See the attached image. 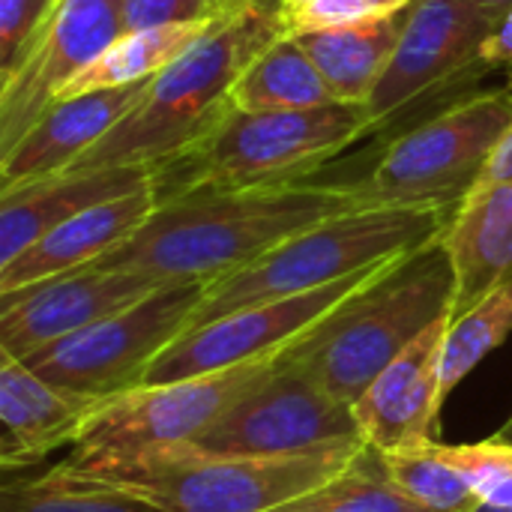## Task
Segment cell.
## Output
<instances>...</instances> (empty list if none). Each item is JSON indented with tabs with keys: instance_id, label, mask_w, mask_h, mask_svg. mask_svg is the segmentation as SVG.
Masks as SVG:
<instances>
[{
	"instance_id": "1",
	"label": "cell",
	"mask_w": 512,
	"mask_h": 512,
	"mask_svg": "<svg viewBox=\"0 0 512 512\" xmlns=\"http://www.w3.org/2000/svg\"><path fill=\"white\" fill-rule=\"evenodd\" d=\"M363 207L348 183L186 192L159 198L156 213L96 267L135 270L159 282H216L294 234Z\"/></svg>"
},
{
	"instance_id": "2",
	"label": "cell",
	"mask_w": 512,
	"mask_h": 512,
	"mask_svg": "<svg viewBox=\"0 0 512 512\" xmlns=\"http://www.w3.org/2000/svg\"><path fill=\"white\" fill-rule=\"evenodd\" d=\"M285 33L279 12L231 9L171 66L147 81L141 102L69 171L153 168L192 153L234 108V84L249 60Z\"/></svg>"
},
{
	"instance_id": "3",
	"label": "cell",
	"mask_w": 512,
	"mask_h": 512,
	"mask_svg": "<svg viewBox=\"0 0 512 512\" xmlns=\"http://www.w3.org/2000/svg\"><path fill=\"white\" fill-rule=\"evenodd\" d=\"M366 441L291 456H225L195 444L72 450L60 465L165 512H270L339 477Z\"/></svg>"
},
{
	"instance_id": "4",
	"label": "cell",
	"mask_w": 512,
	"mask_h": 512,
	"mask_svg": "<svg viewBox=\"0 0 512 512\" xmlns=\"http://www.w3.org/2000/svg\"><path fill=\"white\" fill-rule=\"evenodd\" d=\"M453 267L441 237L396 258L282 351V360L354 405L435 321L453 315Z\"/></svg>"
},
{
	"instance_id": "5",
	"label": "cell",
	"mask_w": 512,
	"mask_h": 512,
	"mask_svg": "<svg viewBox=\"0 0 512 512\" xmlns=\"http://www.w3.org/2000/svg\"><path fill=\"white\" fill-rule=\"evenodd\" d=\"M456 207H387L363 204L318 222L258 261L207 285L189 327L210 324L237 309L318 291L381 261L402 258L438 240Z\"/></svg>"
},
{
	"instance_id": "6",
	"label": "cell",
	"mask_w": 512,
	"mask_h": 512,
	"mask_svg": "<svg viewBox=\"0 0 512 512\" xmlns=\"http://www.w3.org/2000/svg\"><path fill=\"white\" fill-rule=\"evenodd\" d=\"M369 132L375 129L366 105L330 102L300 111L231 108L192 153L159 171V195L303 183Z\"/></svg>"
},
{
	"instance_id": "7",
	"label": "cell",
	"mask_w": 512,
	"mask_h": 512,
	"mask_svg": "<svg viewBox=\"0 0 512 512\" xmlns=\"http://www.w3.org/2000/svg\"><path fill=\"white\" fill-rule=\"evenodd\" d=\"M512 120V87L462 96L393 138L351 186L360 204L456 207L483 177Z\"/></svg>"
},
{
	"instance_id": "8",
	"label": "cell",
	"mask_w": 512,
	"mask_h": 512,
	"mask_svg": "<svg viewBox=\"0 0 512 512\" xmlns=\"http://www.w3.org/2000/svg\"><path fill=\"white\" fill-rule=\"evenodd\" d=\"M207 282H165L138 303L51 342L24 363L48 384L108 402L141 387L150 363L189 327Z\"/></svg>"
},
{
	"instance_id": "9",
	"label": "cell",
	"mask_w": 512,
	"mask_h": 512,
	"mask_svg": "<svg viewBox=\"0 0 512 512\" xmlns=\"http://www.w3.org/2000/svg\"><path fill=\"white\" fill-rule=\"evenodd\" d=\"M279 357L282 354L240 363L222 372L126 390L90 414L72 450L192 444L237 402H243L264 378H270Z\"/></svg>"
},
{
	"instance_id": "10",
	"label": "cell",
	"mask_w": 512,
	"mask_h": 512,
	"mask_svg": "<svg viewBox=\"0 0 512 512\" xmlns=\"http://www.w3.org/2000/svg\"><path fill=\"white\" fill-rule=\"evenodd\" d=\"M396 261V258H393ZM393 261H381L354 276H345L333 285H324L309 294L255 303L222 315L210 324L192 327L180 333L144 372L141 384H168L180 378H195L207 372H222L240 363H252L261 357L282 354L303 333L321 324L336 306H342L351 294L369 285L384 267Z\"/></svg>"
},
{
	"instance_id": "11",
	"label": "cell",
	"mask_w": 512,
	"mask_h": 512,
	"mask_svg": "<svg viewBox=\"0 0 512 512\" xmlns=\"http://www.w3.org/2000/svg\"><path fill=\"white\" fill-rule=\"evenodd\" d=\"M357 441L363 435L354 405L279 357L273 375L192 444L225 456H291Z\"/></svg>"
},
{
	"instance_id": "12",
	"label": "cell",
	"mask_w": 512,
	"mask_h": 512,
	"mask_svg": "<svg viewBox=\"0 0 512 512\" xmlns=\"http://www.w3.org/2000/svg\"><path fill=\"white\" fill-rule=\"evenodd\" d=\"M501 18L504 12L468 0H414L402 15L396 51L366 102L372 129H384L426 93L483 69L480 51Z\"/></svg>"
},
{
	"instance_id": "13",
	"label": "cell",
	"mask_w": 512,
	"mask_h": 512,
	"mask_svg": "<svg viewBox=\"0 0 512 512\" xmlns=\"http://www.w3.org/2000/svg\"><path fill=\"white\" fill-rule=\"evenodd\" d=\"M123 33V0H60L18 72L0 84V153Z\"/></svg>"
},
{
	"instance_id": "14",
	"label": "cell",
	"mask_w": 512,
	"mask_h": 512,
	"mask_svg": "<svg viewBox=\"0 0 512 512\" xmlns=\"http://www.w3.org/2000/svg\"><path fill=\"white\" fill-rule=\"evenodd\" d=\"M159 279L135 270L81 267L21 291L0 294V348L15 357L60 342L156 291Z\"/></svg>"
},
{
	"instance_id": "15",
	"label": "cell",
	"mask_w": 512,
	"mask_h": 512,
	"mask_svg": "<svg viewBox=\"0 0 512 512\" xmlns=\"http://www.w3.org/2000/svg\"><path fill=\"white\" fill-rule=\"evenodd\" d=\"M450 315L414 339L354 402L363 441L372 450H405L441 441V348Z\"/></svg>"
},
{
	"instance_id": "16",
	"label": "cell",
	"mask_w": 512,
	"mask_h": 512,
	"mask_svg": "<svg viewBox=\"0 0 512 512\" xmlns=\"http://www.w3.org/2000/svg\"><path fill=\"white\" fill-rule=\"evenodd\" d=\"M144 90L147 81L54 102L6 153H0V192L66 174L141 102Z\"/></svg>"
},
{
	"instance_id": "17",
	"label": "cell",
	"mask_w": 512,
	"mask_h": 512,
	"mask_svg": "<svg viewBox=\"0 0 512 512\" xmlns=\"http://www.w3.org/2000/svg\"><path fill=\"white\" fill-rule=\"evenodd\" d=\"M159 177L108 201H99L78 216L51 228L39 243L0 267V294L90 267L123 246L159 207Z\"/></svg>"
},
{
	"instance_id": "18",
	"label": "cell",
	"mask_w": 512,
	"mask_h": 512,
	"mask_svg": "<svg viewBox=\"0 0 512 512\" xmlns=\"http://www.w3.org/2000/svg\"><path fill=\"white\" fill-rule=\"evenodd\" d=\"M102 402L66 393L0 348V468L21 471L60 447H75Z\"/></svg>"
},
{
	"instance_id": "19",
	"label": "cell",
	"mask_w": 512,
	"mask_h": 512,
	"mask_svg": "<svg viewBox=\"0 0 512 512\" xmlns=\"http://www.w3.org/2000/svg\"><path fill=\"white\" fill-rule=\"evenodd\" d=\"M156 177L159 171L153 168L66 171L60 177L0 192V267H9L60 222L99 201L126 195Z\"/></svg>"
},
{
	"instance_id": "20",
	"label": "cell",
	"mask_w": 512,
	"mask_h": 512,
	"mask_svg": "<svg viewBox=\"0 0 512 512\" xmlns=\"http://www.w3.org/2000/svg\"><path fill=\"white\" fill-rule=\"evenodd\" d=\"M441 246L456 279L453 315L512 279V180L468 192L456 204Z\"/></svg>"
},
{
	"instance_id": "21",
	"label": "cell",
	"mask_w": 512,
	"mask_h": 512,
	"mask_svg": "<svg viewBox=\"0 0 512 512\" xmlns=\"http://www.w3.org/2000/svg\"><path fill=\"white\" fill-rule=\"evenodd\" d=\"M402 15L375 24L327 27L297 36L309 51V57L315 60V66L321 69L336 102L345 105L369 102L396 51L402 33Z\"/></svg>"
},
{
	"instance_id": "22",
	"label": "cell",
	"mask_w": 512,
	"mask_h": 512,
	"mask_svg": "<svg viewBox=\"0 0 512 512\" xmlns=\"http://www.w3.org/2000/svg\"><path fill=\"white\" fill-rule=\"evenodd\" d=\"M231 99L240 111H300L336 102L321 69L291 33H282L249 60Z\"/></svg>"
},
{
	"instance_id": "23",
	"label": "cell",
	"mask_w": 512,
	"mask_h": 512,
	"mask_svg": "<svg viewBox=\"0 0 512 512\" xmlns=\"http://www.w3.org/2000/svg\"><path fill=\"white\" fill-rule=\"evenodd\" d=\"M216 21V18H213ZM213 21H195V24H162V27H144V30H123L66 90L60 99L96 93V90H114V87H132L144 84L153 75H159L165 66H171L180 54H186Z\"/></svg>"
},
{
	"instance_id": "24",
	"label": "cell",
	"mask_w": 512,
	"mask_h": 512,
	"mask_svg": "<svg viewBox=\"0 0 512 512\" xmlns=\"http://www.w3.org/2000/svg\"><path fill=\"white\" fill-rule=\"evenodd\" d=\"M3 474L0 512H165L126 489L78 477L63 465L42 474Z\"/></svg>"
},
{
	"instance_id": "25",
	"label": "cell",
	"mask_w": 512,
	"mask_h": 512,
	"mask_svg": "<svg viewBox=\"0 0 512 512\" xmlns=\"http://www.w3.org/2000/svg\"><path fill=\"white\" fill-rule=\"evenodd\" d=\"M512 336V279L462 315H450L441 348V405L450 393Z\"/></svg>"
},
{
	"instance_id": "26",
	"label": "cell",
	"mask_w": 512,
	"mask_h": 512,
	"mask_svg": "<svg viewBox=\"0 0 512 512\" xmlns=\"http://www.w3.org/2000/svg\"><path fill=\"white\" fill-rule=\"evenodd\" d=\"M381 465L390 483L432 512H471L480 498L462 471L447 459L444 441H429L405 450H381Z\"/></svg>"
},
{
	"instance_id": "27",
	"label": "cell",
	"mask_w": 512,
	"mask_h": 512,
	"mask_svg": "<svg viewBox=\"0 0 512 512\" xmlns=\"http://www.w3.org/2000/svg\"><path fill=\"white\" fill-rule=\"evenodd\" d=\"M270 512H432L402 495L384 474L378 450H366L348 471L321 483L318 489L276 507Z\"/></svg>"
},
{
	"instance_id": "28",
	"label": "cell",
	"mask_w": 512,
	"mask_h": 512,
	"mask_svg": "<svg viewBox=\"0 0 512 512\" xmlns=\"http://www.w3.org/2000/svg\"><path fill=\"white\" fill-rule=\"evenodd\" d=\"M447 459L477 492L480 504L512 507V444L492 438L483 444H444Z\"/></svg>"
},
{
	"instance_id": "29",
	"label": "cell",
	"mask_w": 512,
	"mask_h": 512,
	"mask_svg": "<svg viewBox=\"0 0 512 512\" xmlns=\"http://www.w3.org/2000/svg\"><path fill=\"white\" fill-rule=\"evenodd\" d=\"M414 0H312L300 9L282 12L285 33L303 36L327 27H351V24H375L387 18H399Z\"/></svg>"
},
{
	"instance_id": "30",
	"label": "cell",
	"mask_w": 512,
	"mask_h": 512,
	"mask_svg": "<svg viewBox=\"0 0 512 512\" xmlns=\"http://www.w3.org/2000/svg\"><path fill=\"white\" fill-rule=\"evenodd\" d=\"M60 0H0V84L9 81Z\"/></svg>"
},
{
	"instance_id": "31",
	"label": "cell",
	"mask_w": 512,
	"mask_h": 512,
	"mask_svg": "<svg viewBox=\"0 0 512 512\" xmlns=\"http://www.w3.org/2000/svg\"><path fill=\"white\" fill-rule=\"evenodd\" d=\"M225 12V0H123V30L213 21Z\"/></svg>"
},
{
	"instance_id": "32",
	"label": "cell",
	"mask_w": 512,
	"mask_h": 512,
	"mask_svg": "<svg viewBox=\"0 0 512 512\" xmlns=\"http://www.w3.org/2000/svg\"><path fill=\"white\" fill-rule=\"evenodd\" d=\"M480 66L483 69L512 66V6L504 12V18L492 30V36L486 39V45L480 51Z\"/></svg>"
},
{
	"instance_id": "33",
	"label": "cell",
	"mask_w": 512,
	"mask_h": 512,
	"mask_svg": "<svg viewBox=\"0 0 512 512\" xmlns=\"http://www.w3.org/2000/svg\"><path fill=\"white\" fill-rule=\"evenodd\" d=\"M504 180H512V120L510 126H507V132H504V138H501V144H498V150H495V156H492V162L486 165V171H483V177H480V183L474 189L492 186V183H504Z\"/></svg>"
},
{
	"instance_id": "34",
	"label": "cell",
	"mask_w": 512,
	"mask_h": 512,
	"mask_svg": "<svg viewBox=\"0 0 512 512\" xmlns=\"http://www.w3.org/2000/svg\"><path fill=\"white\" fill-rule=\"evenodd\" d=\"M285 0H225V9H261V12H279L282 15Z\"/></svg>"
},
{
	"instance_id": "35",
	"label": "cell",
	"mask_w": 512,
	"mask_h": 512,
	"mask_svg": "<svg viewBox=\"0 0 512 512\" xmlns=\"http://www.w3.org/2000/svg\"><path fill=\"white\" fill-rule=\"evenodd\" d=\"M468 3H474L480 9H492V12H507L512 6V0H468Z\"/></svg>"
},
{
	"instance_id": "36",
	"label": "cell",
	"mask_w": 512,
	"mask_h": 512,
	"mask_svg": "<svg viewBox=\"0 0 512 512\" xmlns=\"http://www.w3.org/2000/svg\"><path fill=\"white\" fill-rule=\"evenodd\" d=\"M471 512H512V507H498V504H477Z\"/></svg>"
},
{
	"instance_id": "37",
	"label": "cell",
	"mask_w": 512,
	"mask_h": 512,
	"mask_svg": "<svg viewBox=\"0 0 512 512\" xmlns=\"http://www.w3.org/2000/svg\"><path fill=\"white\" fill-rule=\"evenodd\" d=\"M306 3H312V0H285V6H282V12H291V9H300V6H306Z\"/></svg>"
}]
</instances>
